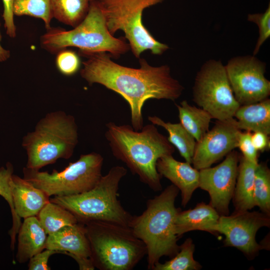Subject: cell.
<instances>
[{
    "mask_svg": "<svg viewBox=\"0 0 270 270\" xmlns=\"http://www.w3.org/2000/svg\"><path fill=\"white\" fill-rule=\"evenodd\" d=\"M75 52L64 49L57 53L56 64L58 71L66 76L74 75L79 70L80 60Z\"/></svg>",
    "mask_w": 270,
    "mask_h": 270,
    "instance_id": "cell-30",
    "label": "cell"
},
{
    "mask_svg": "<svg viewBox=\"0 0 270 270\" xmlns=\"http://www.w3.org/2000/svg\"><path fill=\"white\" fill-rule=\"evenodd\" d=\"M270 216L248 210L234 212L231 216H220L213 231L215 234H224V246L236 248L252 258L262 248L256 241V234L261 228L270 226Z\"/></svg>",
    "mask_w": 270,
    "mask_h": 270,
    "instance_id": "cell-12",
    "label": "cell"
},
{
    "mask_svg": "<svg viewBox=\"0 0 270 270\" xmlns=\"http://www.w3.org/2000/svg\"><path fill=\"white\" fill-rule=\"evenodd\" d=\"M152 124L164 128L168 134L169 142L178 150L186 162L192 164L196 144L195 138L180 123L166 122L156 116H149Z\"/></svg>",
    "mask_w": 270,
    "mask_h": 270,
    "instance_id": "cell-22",
    "label": "cell"
},
{
    "mask_svg": "<svg viewBox=\"0 0 270 270\" xmlns=\"http://www.w3.org/2000/svg\"><path fill=\"white\" fill-rule=\"evenodd\" d=\"M36 216L48 235L65 226L78 222L76 216L70 212L50 201L42 208Z\"/></svg>",
    "mask_w": 270,
    "mask_h": 270,
    "instance_id": "cell-25",
    "label": "cell"
},
{
    "mask_svg": "<svg viewBox=\"0 0 270 270\" xmlns=\"http://www.w3.org/2000/svg\"><path fill=\"white\" fill-rule=\"evenodd\" d=\"M179 190L173 184L160 194L150 199L146 210L133 216L130 224L135 236L146 249L148 269L152 270L163 256L173 257L180 250L174 222L179 211L175 206Z\"/></svg>",
    "mask_w": 270,
    "mask_h": 270,
    "instance_id": "cell-3",
    "label": "cell"
},
{
    "mask_svg": "<svg viewBox=\"0 0 270 270\" xmlns=\"http://www.w3.org/2000/svg\"><path fill=\"white\" fill-rule=\"evenodd\" d=\"M4 4L2 17L6 34L11 38L16 36V27L12 12L13 0H2Z\"/></svg>",
    "mask_w": 270,
    "mask_h": 270,
    "instance_id": "cell-34",
    "label": "cell"
},
{
    "mask_svg": "<svg viewBox=\"0 0 270 270\" xmlns=\"http://www.w3.org/2000/svg\"><path fill=\"white\" fill-rule=\"evenodd\" d=\"M94 0H50L53 18L73 28L87 15Z\"/></svg>",
    "mask_w": 270,
    "mask_h": 270,
    "instance_id": "cell-24",
    "label": "cell"
},
{
    "mask_svg": "<svg viewBox=\"0 0 270 270\" xmlns=\"http://www.w3.org/2000/svg\"><path fill=\"white\" fill-rule=\"evenodd\" d=\"M192 96L198 106L219 120L234 118L240 106L220 60H210L202 66L195 78Z\"/></svg>",
    "mask_w": 270,
    "mask_h": 270,
    "instance_id": "cell-10",
    "label": "cell"
},
{
    "mask_svg": "<svg viewBox=\"0 0 270 270\" xmlns=\"http://www.w3.org/2000/svg\"><path fill=\"white\" fill-rule=\"evenodd\" d=\"M2 36L0 32V62L6 61L10 58V50H6L0 44Z\"/></svg>",
    "mask_w": 270,
    "mask_h": 270,
    "instance_id": "cell-36",
    "label": "cell"
},
{
    "mask_svg": "<svg viewBox=\"0 0 270 270\" xmlns=\"http://www.w3.org/2000/svg\"><path fill=\"white\" fill-rule=\"evenodd\" d=\"M78 143L74 118L61 110L49 112L22 138V146L28 156L26 167L40 170L60 158L68 159Z\"/></svg>",
    "mask_w": 270,
    "mask_h": 270,
    "instance_id": "cell-7",
    "label": "cell"
},
{
    "mask_svg": "<svg viewBox=\"0 0 270 270\" xmlns=\"http://www.w3.org/2000/svg\"><path fill=\"white\" fill-rule=\"evenodd\" d=\"M180 123L196 142L209 130L212 116L202 108L190 104L186 100L176 104Z\"/></svg>",
    "mask_w": 270,
    "mask_h": 270,
    "instance_id": "cell-23",
    "label": "cell"
},
{
    "mask_svg": "<svg viewBox=\"0 0 270 270\" xmlns=\"http://www.w3.org/2000/svg\"><path fill=\"white\" fill-rule=\"evenodd\" d=\"M240 130L270 134V100L240 105L234 116Z\"/></svg>",
    "mask_w": 270,
    "mask_h": 270,
    "instance_id": "cell-21",
    "label": "cell"
},
{
    "mask_svg": "<svg viewBox=\"0 0 270 270\" xmlns=\"http://www.w3.org/2000/svg\"><path fill=\"white\" fill-rule=\"evenodd\" d=\"M156 170L161 176L169 180L180 190L182 205L185 206L198 188L199 170L188 162L176 160L172 154L160 158L156 162Z\"/></svg>",
    "mask_w": 270,
    "mask_h": 270,
    "instance_id": "cell-15",
    "label": "cell"
},
{
    "mask_svg": "<svg viewBox=\"0 0 270 270\" xmlns=\"http://www.w3.org/2000/svg\"><path fill=\"white\" fill-rule=\"evenodd\" d=\"M14 16H28L43 20L46 30L53 18L50 0H13Z\"/></svg>",
    "mask_w": 270,
    "mask_h": 270,
    "instance_id": "cell-26",
    "label": "cell"
},
{
    "mask_svg": "<svg viewBox=\"0 0 270 270\" xmlns=\"http://www.w3.org/2000/svg\"><path fill=\"white\" fill-rule=\"evenodd\" d=\"M268 135L260 132L252 134V140L254 146L258 151H262L269 147Z\"/></svg>",
    "mask_w": 270,
    "mask_h": 270,
    "instance_id": "cell-35",
    "label": "cell"
},
{
    "mask_svg": "<svg viewBox=\"0 0 270 270\" xmlns=\"http://www.w3.org/2000/svg\"><path fill=\"white\" fill-rule=\"evenodd\" d=\"M248 20L256 24L258 28L259 36L253 52V56H256L262 44L270 36V4L264 13L249 14L248 16Z\"/></svg>",
    "mask_w": 270,
    "mask_h": 270,
    "instance_id": "cell-31",
    "label": "cell"
},
{
    "mask_svg": "<svg viewBox=\"0 0 270 270\" xmlns=\"http://www.w3.org/2000/svg\"><path fill=\"white\" fill-rule=\"evenodd\" d=\"M238 163L232 197L235 207L234 212L250 210L255 206L254 190L255 172L258 162H250L240 155Z\"/></svg>",
    "mask_w": 270,
    "mask_h": 270,
    "instance_id": "cell-20",
    "label": "cell"
},
{
    "mask_svg": "<svg viewBox=\"0 0 270 270\" xmlns=\"http://www.w3.org/2000/svg\"><path fill=\"white\" fill-rule=\"evenodd\" d=\"M45 248L59 251L74 259L90 258V246L84 224L78 222L48 234Z\"/></svg>",
    "mask_w": 270,
    "mask_h": 270,
    "instance_id": "cell-16",
    "label": "cell"
},
{
    "mask_svg": "<svg viewBox=\"0 0 270 270\" xmlns=\"http://www.w3.org/2000/svg\"><path fill=\"white\" fill-rule=\"evenodd\" d=\"M40 42L42 48L52 54L75 47L79 56L106 52L118 58L130 50L124 38H116L109 32L97 0L92 2L85 18L73 29L51 28L40 37Z\"/></svg>",
    "mask_w": 270,
    "mask_h": 270,
    "instance_id": "cell-4",
    "label": "cell"
},
{
    "mask_svg": "<svg viewBox=\"0 0 270 270\" xmlns=\"http://www.w3.org/2000/svg\"><path fill=\"white\" fill-rule=\"evenodd\" d=\"M11 194L16 214L19 218L36 216L50 201L43 190L24 178L13 174Z\"/></svg>",
    "mask_w": 270,
    "mask_h": 270,
    "instance_id": "cell-17",
    "label": "cell"
},
{
    "mask_svg": "<svg viewBox=\"0 0 270 270\" xmlns=\"http://www.w3.org/2000/svg\"><path fill=\"white\" fill-rule=\"evenodd\" d=\"M104 15L107 28L112 36L122 30L134 55L138 58L146 50L161 55L168 46L158 41L142 24L144 9L164 0H97Z\"/></svg>",
    "mask_w": 270,
    "mask_h": 270,
    "instance_id": "cell-8",
    "label": "cell"
},
{
    "mask_svg": "<svg viewBox=\"0 0 270 270\" xmlns=\"http://www.w3.org/2000/svg\"><path fill=\"white\" fill-rule=\"evenodd\" d=\"M126 173L122 166H113L91 190L76 195L55 196L50 200L70 212L80 223L104 221L130 226L133 216L118 199L120 182Z\"/></svg>",
    "mask_w": 270,
    "mask_h": 270,
    "instance_id": "cell-5",
    "label": "cell"
},
{
    "mask_svg": "<svg viewBox=\"0 0 270 270\" xmlns=\"http://www.w3.org/2000/svg\"><path fill=\"white\" fill-rule=\"evenodd\" d=\"M194 245L190 238H187L180 246L178 252L170 260L158 262L152 270H198L201 266L194 258Z\"/></svg>",
    "mask_w": 270,
    "mask_h": 270,
    "instance_id": "cell-27",
    "label": "cell"
},
{
    "mask_svg": "<svg viewBox=\"0 0 270 270\" xmlns=\"http://www.w3.org/2000/svg\"><path fill=\"white\" fill-rule=\"evenodd\" d=\"M61 253L59 251L46 249L36 254L29 260L28 270H50L48 261L50 256L54 254Z\"/></svg>",
    "mask_w": 270,
    "mask_h": 270,
    "instance_id": "cell-33",
    "label": "cell"
},
{
    "mask_svg": "<svg viewBox=\"0 0 270 270\" xmlns=\"http://www.w3.org/2000/svg\"><path fill=\"white\" fill-rule=\"evenodd\" d=\"M234 96L240 105L259 102L270 94L266 64L254 56H236L225 66Z\"/></svg>",
    "mask_w": 270,
    "mask_h": 270,
    "instance_id": "cell-11",
    "label": "cell"
},
{
    "mask_svg": "<svg viewBox=\"0 0 270 270\" xmlns=\"http://www.w3.org/2000/svg\"><path fill=\"white\" fill-rule=\"evenodd\" d=\"M16 260L24 264L46 247L48 234L40 225L36 216L26 218L18 232Z\"/></svg>",
    "mask_w": 270,
    "mask_h": 270,
    "instance_id": "cell-18",
    "label": "cell"
},
{
    "mask_svg": "<svg viewBox=\"0 0 270 270\" xmlns=\"http://www.w3.org/2000/svg\"><path fill=\"white\" fill-rule=\"evenodd\" d=\"M106 139L114 156L124 162L140 180L154 191L162 189L156 162L161 157L172 154L174 146L155 125L148 124L135 130L128 124H106Z\"/></svg>",
    "mask_w": 270,
    "mask_h": 270,
    "instance_id": "cell-2",
    "label": "cell"
},
{
    "mask_svg": "<svg viewBox=\"0 0 270 270\" xmlns=\"http://www.w3.org/2000/svg\"><path fill=\"white\" fill-rule=\"evenodd\" d=\"M240 156L238 152L234 150L216 166L199 170L198 187L208 192L210 204L220 216L229 214V204L234 191Z\"/></svg>",
    "mask_w": 270,
    "mask_h": 270,
    "instance_id": "cell-13",
    "label": "cell"
},
{
    "mask_svg": "<svg viewBox=\"0 0 270 270\" xmlns=\"http://www.w3.org/2000/svg\"><path fill=\"white\" fill-rule=\"evenodd\" d=\"M81 76L90 85L98 84L120 94L128 104L131 124L137 131L143 127L142 109L150 99L174 101L182 94L183 86L170 74L168 65L153 66L139 58L140 67L134 68L118 64L106 52L84 54Z\"/></svg>",
    "mask_w": 270,
    "mask_h": 270,
    "instance_id": "cell-1",
    "label": "cell"
},
{
    "mask_svg": "<svg viewBox=\"0 0 270 270\" xmlns=\"http://www.w3.org/2000/svg\"><path fill=\"white\" fill-rule=\"evenodd\" d=\"M104 158L92 152L82 154L63 170L52 173L24 168V178L43 190L49 197L69 196L86 192L93 188L102 176Z\"/></svg>",
    "mask_w": 270,
    "mask_h": 270,
    "instance_id": "cell-9",
    "label": "cell"
},
{
    "mask_svg": "<svg viewBox=\"0 0 270 270\" xmlns=\"http://www.w3.org/2000/svg\"><path fill=\"white\" fill-rule=\"evenodd\" d=\"M90 259L100 270H131L146 254L144 243L131 228L116 223L92 221L84 224Z\"/></svg>",
    "mask_w": 270,
    "mask_h": 270,
    "instance_id": "cell-6",
    "label": "cell"
},
{
    "mask_svg": "<svg viewBox=\"0 0 270 270\" xmlns=\"http://www.w3.org/2000/svg\"><path fill=\"white\" fill-rule=\"evenodd\" d=\"M237 148L242 152V156L246 160L252 162H258V151L252 142L251 132H240L238 136Z\"/></svg>",
    "mask_w": 270,
    "mask_h": 270,
    "instance_id": "cell-32",
    "label": "cell"
},
{
    "mask_svg": "<svg viewBox=\"0 0 270 270\" xmlns=\"http://www.w3.org/2000/svg\"><path fill=\"white\" fill-rule=\"evenodd\" d=\"M240 131L234 118L216 120L213 128L196 142L192 162L193 166L200 170L222 159L237 148Z\"/></svg>",
    "mask_w": 270,
    "mask_h": 270,
    "instance_id": "cell-14",
    "label": "cell"
},
{
    "mask_svg": "<svg viewBox=\"0 0 270 270\" xmlns=\"http://www.w3.org/2000/svg\"><path fill=\"white\" fill-rule=\"evenodd\" d=\"M14 174V167L10 162H8L6 166L0 168V196L8 203L12 216V225L9 232L10 237V248H14L16 236L22 224L21 219L19 218L14 212L12 198L11 194V182Z\"/></svg>",
    "mask_w": 270,
    "mask_h": 270,
    "instance_id": "cell-29",
    "label": "cell"
},
{
    "mask_svg": "<svg viewBox=\"0 0 270 270\" xmlns=\"http://www.w3.org/2000/svg\"><path fill=\"white\" fill-rule=\"evenodd\" d=\"M220 216L210 204L199 203L192 209L178 212L174 222L175 233L178 238L194 230L214 234L213 228L218 223Z\"/></svg>",
    "mask_w": 270,
    "mask_h": 270,
    "instance_id": "cell-19",
    "label": "cell"
},
{
    "mask_svg": "<svg viewBox=\"0 0 270 270\" xmlns=\"http://www.w3.org/2000/svg\"><path fill=\"white\" fill-rule=\"evenodd\" d=\"M254 199L255 206L270 215V170L264 162L258 164L255 172Z\"/></svg>",
    "mask_w": 270,
    "mask_h": 270,
    "instance_id": "cell-28",
    "label": "cell"
}]
</instances>
